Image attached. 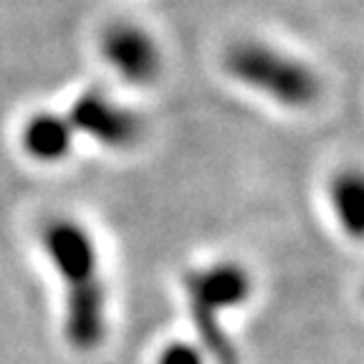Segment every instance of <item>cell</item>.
Segmentation results:
<instances>
[{"instance_id":"cell-1","label":"cell","mask_w":364,"mask_h":364,"mask_svg":"<svg viewBox=\"0 0 364 364\" xmlns=\"http://www.w3.org/2000/svg\"><path fill=\"white\" fill-rule=\"evenodd\" d=\"M43 248L66 281V339L79 352H94L107 336V289L94 238L84 225L58 218L43 228Z\"/></svg>"},{"instance_id":"cell-2","label":"cell","mask_w":364,"mask_h":364,"mask_svg":"<svg viewBox=\"0 0 364 364\" xmlns=\"http://www.w3.org/2000/svg\"><path fill=\"white\" fill-rule=\"evenodd\" d=\"M190 314L205 352L215 364H235V349L218 316L240 306L250 294V276L235 263H218L203 271L188 273L185 279Z\"/></svg>"},{"instance_id":"cell-3","label":"cell","mask_w":364,"mask_h":364,"mask_svg":"<svg viewBox=\"0 0 364 364\" xmlns=\"http://www.w3.org/2000/svg\"><path fill=\"white\" fill-rule=\"evenodd\" d=\"M225 66L240 84L263 91L286 107H306L318 97V79L311 68L268 46H233L225 56Z\"/></svg>"},{"instance_id":"cell-4","label":"cell","mask_w":364,"mask_h":364,"mask_svg":"<svg viewBox=\"0 0 364 364\" xmlns=\"http://www.w3.org/2000/svg\"><path fill=\"white\" fill-rule=\"evenodd\" d=\"M68 124L112 149H127L142 136V119L129 109L117 107L102 91H89L76 99Z\"/></svg>"},{"instance_id":"cell-5","label":"cell","mask_w":364,"mask_h":364,"mask_svg":"<svg viewBox=\"0 0 364 364\" xmlns=\"http://www.w3.org/2000/svg\"><path fill=\"white\" fill-rule=\"evenodd\" d=\"M102 51L114 71L129 84H149L159 74L157 46L136 26H112L104 33Z\"/></svg>"},{"instance_id":"cell-6","label":"cell","mask_w":364,"mask_h":364,"mask_svg":"<svg viewBox=\"0 0 364 364\" xmlns=\"http://www.w3.org/2000/svg\"><path fill=\"white\" fill-rule=\"evenodd\" d=\"M71 124L56 114H38L23 129V147L41 162H56L71 149Z\"/></svg>"},{"instance_id":"cell-7","label":"cell","mask_w":364,"mask_h":364,"mask_svg":"<svg viewBox=\"0 0 364 364\" xmlns=\"http://www.w3.org/2000/svg\"><path fill=\"white\" fill-rule=\"evenodd\" d=\"M334 210L339 218L341 228L352 235L362 233V215H364V182L357 172L339 175L331 190Z\"/></svg>"},{"instance_id":"cell-8","label":"cell","mask_w":364,"mask_h":364,"mask_svg":"<svg viewBox=\"0 0 364 364\" xmlns=\"http://www.w3.org/2000/svg\"><path fill=\"white\" fill-rule=\"evenodd\" d=\"M157 364H205V354L188 341H172L159 352Z\"/></svg>"}]
</instances>
